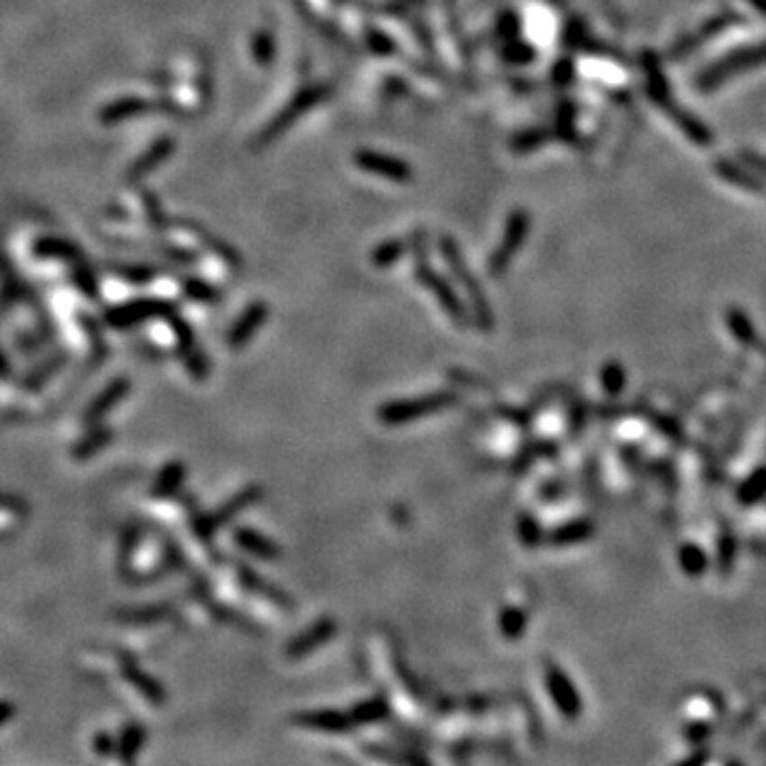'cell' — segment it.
Returning <instances> with one entry per match:
<instances>
[{
    "label": "cell",
    "mask_w": 766,
    "mask_h": 766,
    "mask_svg": "<svg viewBox=\"0 0 766 766\" xmlns=\"http://www.w3.org/2000/svg\"><path fill=\"white\" fill-rule=\"evenodd\" d=\"M441 250H443V256L447 264H450V269L453 270V275H456V279L460 284L464 286V292H467V296L470 300V306H473V314L477 320V326H479L483 333H492L494 330V314L490 309V305H488V298L483 296L479 281L475 279L473 273H470L467 262H464L462 253H460L458 245L453 243L450 237H445L441 241Z\"/></svg>",
    "instance_id": "7a4b0ae2"
},
{
    "label": "cell",
    "mask_w": 766,
    "mask_h": 766,
    "mask_svg": "<svg viewBox=\"0 0 766 766\" xmlns=\"http://www.w3.org/2000/svg\"><path fill=\"white\" fill-rule=\"evenodd\" d=\"M294 724L305 728L320 730V733L328 734H347L351 733V728L356 726L350 717V713L337 711V709H315V711H303L296 713L292 717Z\"/></svg>",
    "instance_id": "9c48e42d"
},
{
    "label": "cell",
    "mask_w": 766,
    "mask_h": 766,
    "mask_svg": "<svg viewBox=\"0 0 766 766\" xmlns=\"http://www.w3.org/2000/svg\"><path fill=\"white\" fill-rule=\"evenodd\" d=\"M122 673H123V679L131 683V686L137 689L147 703L156 707L164 705V700H167V689H164V686L156 679V677L145 673L137 662H132V660H123Z\"/></svg>",
    "instance_id": "7c38bea8"
},
{
    "label": "cell",
    "mask_w": 766,
    "mask_h": 766,
    "mask_svg": "<svg viewBox=\"0 0 766 766\" xmlns=\"http://www.w3.org/2000/svg\"><path fill=\"white\" fill-rule=\"evenodd\" d=\"M456 403H458L456 392H434V394H426V397L390 400V403L379 406L377 415H379V420L383 424H388V426H400V424L415 422L420 420V417L450 409V406H453Z\"/></svg>",
    "instance_id": "6da1fadb"
},
{
    "label": "cell",
    "mask_w": 766,
    "mask_h": 766,
    "mask_svg": "<svg viewBox=\"0 0 766 766\" xmlns=\"http://www.w3.org/2000/svg\"><path fill=\"white\" fill-rule=\"evenodd\" d=\"M497 411L500 415L505 417V420L517 424L520 428H526L530 420H533V414H530L528 409H514V406H497Z\"/></svg>",
    "instance_id": "4dcf8cb0"
},
{
    "label": "cell",
    "mask_w": 766,
    "mask_h": 766,
    "mask_svg": "<svg viewBox=\"0 0 766 766\" xmlns=\"http://www.w3.org/2000/svg\"><path fill=\"white\" fill-rule=\"evenodd\" d=\"M237 577H239V583L247 592H253L258 594V597L269 598L270 603L281 606V609H292L294 606V600L287 597L284 590H279V588L273 586V583L264 581V577L258 573V570L247 567V564H237Z\"/></svg>",
    "instance_id": "8fae6325"
},
{
    "label": "cell",
    "mask_w": 766,
    "mask_h": 766,
    "mask_svg": "<svg viewBox=\"0 0 766 766\" xmlns=\"http://www.w3.org/2000/svg\"><path fill=\"white\" fill-rule=\"evenodd\" d=\"M337 630L339 626L334 617H320V620L311 624V626L303 630L298 636H294L286 647V656L292 660L311 656V653L320 650L324 643H328V641L337 634Z\"/></svg>",
    "instance_id": "52a82bcc"
},
{
    "label": "cell",
    "mask_w": 766,
    "mask_h": 766,
    "mask_svg": "<svg viewBox=\"0 0 766 766\" xmlns=\"http://www.w3.org/2000/svg\"><path fill=\"white\" fill-rule=\"evenodd\" d=\"M111 439H114V430L100 422L92 424V428L87 430L84 437L77 441L70 453H73V458L77 460H87L96 456L98 451H103L105 447L111 443Z\"/></svg>",
    "instance_id": "e0dca14e"
},
{
    "label": "cell",
    "mask_w": 766,
    "mask_h": 766,
    "mask_svg": "<svg viewBox=\"0 0 766 766\" xmlns=\"http://www.w3.org/2000/svg\"><path fill=\"white\" fill-rule=\"evenodd\" d=\"M766 60V45L764 47H758V50H750V54L747 56H734V58H728V60H724L722 64H717L716 68H711V70H707V73L700 77V87H703V90H709V87H713L716 84H720L722 79H726V77H730V68L733 67H736V64H743L745 67V62H753V64H758V62H764ZM739 68H734V73Z\"/></svg>",
    "instance_id": "ac0fdd59"
},
{
    "label": "cell",
    "mask_w": 766,
    "mask_h": 766,
    "mask_svg": "<svg viewBox=\"0 0 766 766\" xmlns=\"http://www.w3.org/2000/svg\"><path fill=\"white\" fill-rule=\"evenodd\" d=\"M132 390V383L128 377H115L114 381H109L107 386H105V390L98 394V397L92 398V403L87 405L86 414H84V422L87 426H92V424L103 422L105 417H107L111 411H114V406H117L120 403L126 400L128 394Z\"/></svg>",
    "instance_id": "ba28073f"
},
{
    "label": "cell",
    "mask_w": 766,
    "mask_h": 766,
    "mask_svg": "<svg viewBox=\"0 0 766 766\" xmlns=\"http://www.w3.org/2000/svg\"><path fill=\"white\" fill-rule=\"evenodd\" d=\"M353 160H356V164L362 170H367V173L386 177V179H392V181L411 179V167L406 162L398 160V158L383 156V153H377V151H358Z\"/></svg>",
    "instance_id": "30bf717a"
},
{
    "label": "cell",
    "mask_w": 766,
    "mask_h": 766,
    "mask_svg": "<svg viewBox=\"0 0 766 766\" xmlns=\"http://www.w3.org/2000/svg\"><path fill=\"white\" fill-rule=\"evenodd\" d=\"M160 303H139V305H128L123 309H117L114 314H109V322L114 326H131L134 322L145 320V317L162 314Z\"/></svg>",
    "instance_id": "44dd1931"
},
{
    "label": "cell",
    "mask_w": 766,
    "mask_h": 766,
    "mask_svg": "<svg viewBox=\"0 0 766 766\" xmlns=\"http://www.w3.org/2000/svg\"><path fill=\"white\" fill-rule=\"evenodd\" d=\"M167 617V609L164 606H145V609L132 611V616H126V620L131 622H158Z\"/></svg>",
    "instance_id": "1f68e13d"
},
{
    "label": "cell",
    "mask_w": 766,
    "mask_h": 766,
    "mask_svg": "<svg viewBox=\"0 0 766 766\" xmlns=\"http://www.w3.org/2000/svg\"><path fill=\"white\" fill-rule=\"evenodd\" d=\"M583 422H586V406L579 400V403H573V409H570V433L579 434Z\"/></svg>",
    "instance_id": "e575fe53"
},
{
    "label": "cell",
    "mask_w": 766,
    "mask_h": 766,
    "mask_svg": "<svg viewBox=\"0 0 766 766\" xmlns=\"http://www.w3.org/2000/svg\"><path fill=\"white\" fill-rule=\"evenodd\" d=\"M350 717L353 724H379L390 717V703L383 697H370L351 707Z\"/></svg>",
    "instance_id": "ffe728a7"
},
{
    "label": "cell",
    "mask_w": 766,
    "mask_h": 766,
    "mask_svg": "<svg viewBox=\"0 0 766 766\" xmlns=\"http://www.w3.org/2000/svg\"><path fill=\"white\" fill-rule=\"evenodd\" d=\"M517 534H520V541L524 543V547H530V550H534V547L545 543V530L541 528V524L536 522V517L530 514L520 515V520H517Z\"/></svg>",
    "instance_id": "cb8c5ba5"
},
{
    "label": "cell",
    "mask_w": 766,
    "mask_h": 766,
    "mask_svg": "<svg viewBox=\"0 0 766 766\" xmlns=\"http://www.w3.org/2000/svg\"><path fill=\"white\" fill-rule=\"evenodd\" d=\"M145 741H147L145 726H141V724H128V726L122 730L120 739H117L115 743L117 758H120L123 764H132L134 760L139 758L141 750H143Z\"/></svg>",
    "instance_id": "d6986e66"
},
{
    "label": "cell",
    "mask_w": 766,
    "mask_h": 766,
    "mask_svg": "<svg viewBox=\"0 0 766 766\" xmlns=\"http://www.w3.org/2000/svg\"><path fill=\"white\" fill-rule=\"evenodd\" d=\"M262 497H264V490L260 486L243 488V490L234 494V497H230L220 509H215L214 514L209 515L200 514L194 517V533L198 534L200 541H211L217 530L233 522L237 515L243 514L247 506L260 503Z\"/></svg>",
    "instance_id": "3957f363"
},
{
    "label": "cell",
    "mask_w": 766,
    "mask_h": 766,
    "mask_svg": "<svg viewBox=\"0 0 766 766\" xmlns=\"http://www.w3.org/2000/svg\"><path fill=\"white\" fill-rule=\"evenodd\" d=\"M545 141H547L545 132H528V134H522V137L514 143V147L515 150H533V147L545 143Z\"/></svg>",
    "instance_id": "836d02e7"
},
{
    "label": "cell",
    "mask_w": 766,
    "mask_h": 766,
    "mask_svg": "<svg viewBox=\"0 0 766 766\" xmlns=\"http://www.w3.org/2000/svg\"><path fill=\"white\" fill-rule=\"evenodd\" d=\"M187 475L186 462L181 460H170L169 464H164L160 473H158L156 481L151 486V497L153 498H169L184 486Z\"/></svg>",
    "instance_id": "2e32d148"
},
{
    "label": "cell",
    "mask_w": 766,
    "mask_h": 766,
    "mask_svg": "<svg viewBox=\"0 0 766 766\" xmlns=\"http://www.w3.org/2000/svg\"><path fill=\"white\" fill-rule=\"evenodd\" d=\"M717 560H720V567L722 569H728L730 564H733V560H734V539H733V534H728V533L722 534V539H720V556H717Z\"/></svg>",
    "instance_id": "d6a6232c"
},
{
    "label": "cell",
    "mask_w": 766,
    "mask_h": 766,
    "mask_svg": "<svg viewBox=\"0 0 766 766\" xmlns=\"http://www.w3.org/2000/svg\"><path fill=\"white\" fill-rule=\"evenodd\" d=\"M403 251H405V245L400 243V241H386V243H381L373 251V258H370V262H373L375 267L386 269V267H390V264L398 262L400 256H403Z\"/></svg>",
    "instance_id": "4316f807"
},
{
    "label": "cell",
    "mask_w": 766,
    "mask_h": 766,
    "mask_svg": "<svg viewBox=\"0 0 766 766\" xmlns=\"http://www.w3.org/2000/svg\"><path fill=\"white\" fill-rule=\"evenodd\" d=\"M526 626H528V613L520 609V606H505L503 613H500L498 628H500V634H503L506 641L520 639V636L526 633Z\"/></svg>",
    "instance_id": "7402d4cb"
},
{
    "label": "cell",
    "mask_w": 766,
    "mask_h": 766,
    "mask_svg": "<svg viewBox=\"0 0 766 766\" xmlns=\"http://www.w3.org/2000/svg\"><path fill=\"white\" fill-rule=\"evenodd\" d=\"M545 686L550 692L552 703L556 705V709L562 713V717L567 720H577L583 711V700L579 689L575 688V683L570 681V677L564 673L558 664L547 662L545 664Z\"/></svg>",
    "instance_id": "277c9868"
},
{
    "label": "cell",
    "mask_w": 766,
    "mask_h": 766,
    "mask_svg": "<svg viewBox=\"0 0 766 766\" xmlns=\"http://www.w3.org/2000/svg\"><path fill=\"white\" fill-rule=\"evenodd\" d=\"M269 309L264 303H253L243 315L239 317V322L234 324L233 330L228 334V343L233 350H243V347L253 339V334L262 328V324L267 322Z\"/></svg>",
    "instance_id": "4fadbf2b"
},
{
    "label": "cell",
    "mask_w": 766,
    "mask_h": 766,
    "mask_svg": "<svg viewBox=\"0 0 766 766\" xmlns=\"http://www.w3.org/2000/svg\"><path fill=\"white\" fill-rule=\"evenodd\" d=\"M594 534V524L588 517L579 520H570L567 524H560L545 534V543L552 547H573L588 541Z\"/></svg>",
    "instance_id": "9a60e30c"
},
{
    "label": "cell",
    "mask_w": 766,
    "mask_h": 766,
    "mask_svg": "<svg viewBox=\"0 0 766 766\" xmlns=\"http://www.w3.org/2000/svg\"><path fill=\"white\" fill-rule=\"evenodd\" d=\"M528 230H530V215L522 209L514 211V214L509 215V222H506L503 243H500L497 253L490 258V264H488V270H490L492 277L505 275V270L509 269V264L511 260H514L517 250L522 247L524 237H526Z\"/></svg>",
    "instance_id": "5b68a950"
},
{
    "label": "cell",
    "mask_w": 766,
    "mask_h": 766,
    "mask_svg": "<svg viewBox=\"0 0 766 766\" xmlns=\"http://www.w3.org/2000/svg\"><path fill=\"white\" fill-rule=\"evenodd\" d=\"M15 717V705L11 700L0 698V726L9 724Z\"/></svg>",
    "instance_id": "d590c367"
},
{
    "label": "cell",
    "mask_w": 766,
    "mask_h": 766,
    "mask_svg": "<svg viewBox=\"0 0 766 766\" xmlns=\"http://www.w3.org/2000/svg\"><path fill=\"white\" fill-rule=\"evenodd\" d=\"M234 543H237L241 550L251 553L253 558H260V560H277L281 556L279 545L275 543L273 539H269L267 534L258 533V530L241 526L233 533Z\"/></svg>",
    "instance_id": "5bb4252c"
},
{
    "label": "cell",
    "mask_w": 766,
    "mask_h": 766,
    "mask_svg": "<svg viewBox=\"0 0 766 766\" xmlns=\"http://www.w3.org/2000/svg\"><path fill=\"white\" fill-rule=\"evenodd\" d=\"M415 277H417V281H420V284L426 287V290H430V294H433V296L439 300V305L443 306L445 314L450 315L453 322H458V326H464V322H467V311H464V306H462V303H460L458 294L451 290V286L447 284L443 277L434 273V270L424 262H420L415 267Z\"/></svg>",
    "instance_id": "8992f818"
},
{
    "label": "cell",
    "mask_w": 766,
    "mask_h": 766,
    "mask_svg": "<svg viewBox=\"0 0 766 766\" xmlns=\"http://www.w3.org/2000/svg\"><path fill=\"white\" fill-rule=\"evenodd\" d=\"M764 494H766V469L758 470L756 475H752L739 490V497L743 503H756V500L762 498Z\"/></svg>",
    "instance_id": "83f0119b"
},
{
    "label": "cell",
    "mask_w": 766,
    "mask_h": 766,
    "mask_svg": "<svg viewBox=\"0 0 766 766\" xmlns=\"http://www.w3.org/2000/svg\"><path fill=\"white\" fill-rule=\"evenodd\" d=\"M115 743L117 741L107 733V730H100V733L94 736V752H96V756L100 758H109L115 753Z\"/></svg>",
    "instance_id": "f546056e"
},
{
    "label": "cell",
    "mask_w": 766,
    "mask_h": 766,
    "mask_svg": "<svg viewBox=\"0 0 766 766\" xmlns=\"http://www.w3.org/2000/svg\"><path fill=\"white\" fill-rule=\"evenodd\" d=\"M600 383L609 397H617L626 386V370L620 362H606L600 370Z\"/></svg>",
    "instance_id": "484cf974"
},
{
    "label": "cell",
    "mask_w": 766,
    "mask_h": 766,
    "mask_svg": "<svg viewBox=\"0 0 766 766\" xmlns=\"http://www.w3.org/2000/svg\"><path fill=\"white\" fill-rule=\"evenodd\" d=\"M677 558H679V567L683 569V573L689 577H697L703 575L705 569L709 567V560H707V553L700 550L698 545L694 543H686L679 547V552H677Z\"/></svg>",
    "instance_id": "603a6c76"
},
{
    "label": "cell",
    "mask_w": 766,
    "mask_h": 766,
    "mask_svg": "<svg viewBox=\"0 0 766 766\" xmlns=\"http://www.w3.org/2000/svg\"><path fill=\"white\" fill-rule=\"evenodd\" d=\"M364 750L373 756L388 760V762H403V764H430L428 758L420 756V753H411L409 750H388L381 745H364Z\"/></svg>",
    "instance_id": "d4e9b609"
},
{
    "label": "cell",
    "mask_w": 766,
    "mask_h": 766,
    "mask_svg": "<svg viewBox=\"0 0 766 766\" xmlns=\"http://www.w3.org/2000/svg\"><path fill=\"white\" fill-rule=\"evenodd\" d=\"M728 326L736 334V339H739L741 343H752L753 341V330L750 326V322H747L745 315L739 314V311H730Z\"/></svg>",
    "instance_id": "f1b7e54d"
},
{
    "label": "cell",
    "mask_w": 766,
    "mask_h": 766,
    "mask_svg": "<svg viewBox=\"0 0 766 766\" xmlns=\"http://www.w3.org/2000/svg\"><path fill=\"white\" fill-rule=\"evenodd\" d=\"M562 492H564V488L560 486V483H556V486H553V483H547V486L543 488V494H541V497H543V498H556V497H562Z\"/></svg>",
    "instance_id": "8d00e7d4"
}]
</instances>
